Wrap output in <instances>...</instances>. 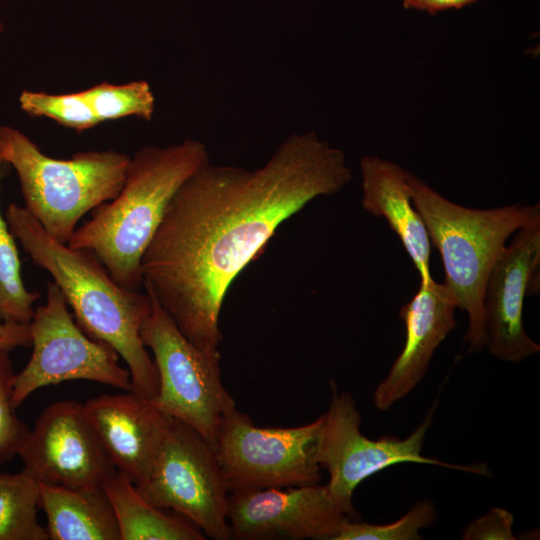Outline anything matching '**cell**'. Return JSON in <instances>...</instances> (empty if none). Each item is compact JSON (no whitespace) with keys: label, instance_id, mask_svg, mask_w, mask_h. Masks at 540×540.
Here are the masks:
<instances>
[{"label":"cell","instance_id":"obj_1","mask_svg":"<svg viewBox=\"0 0 540 540\" xmlns=\"http://www.w3.org/2000/svg\"><path fill=\"white\" fill-rule=\"evenodd\" d=\"M352 178L345 153L310 131L290 135L253 170L209 162L169 203L142 257L144 289L193 344L218 348L237 276L282 223Z\"/></svg>","mask_w":540,"mask_h":540},{"label":"cell","instance_id":"obj_2","mask_svg":"<svg viewBox=\"0 0 540 540\" xmlns=\"http://www.w3.org/2000/svg\"><path fill=\"white\" fill-rule=\"evenodd\" d=\"M5 219L33 263L52 276L78 326L92 339L111 346L128 366L131 391L153 401L158 373L140 338L141 325L152 308L149 293L121 287L92 252L54 239L24 207L10 203Z\"/></svg>","mask_w":540,"mask_h":540},{"label":"cell","instance_id":"obj_3","mask_svg":"<svg viewBox=\"0 0 540 540\" xmlns=\"http://www.w3.org/2000/svg\"><path fill=\"white\" fill-rule=\"evenodd\" d=\"M210 162L204 143L144 146L131 157L118 195L93 210L67 245L92 252L123 288L143 286L142 257L181 185Z\"/></svg>","mask_w":540,"mask_h":540},{"label":"cell","instance_id":"obj_4","mask_svg":"<svg viewBox=\"0 0 540 540\" xmlns=\"http://www.w3.org/2000/svg\"><path fill=\"white\" fill-rule=\"evenodd\" d=\"M408 183L430 242L440 253L444 284L456 306L467 313L464 341L468 352L482 351L485 347L483 293L488 276L508 238L540 219V205L472 209L443 197L409 171Z\"/></svg>","mask_w":540,"mask_h":540},{"label":"cell","instance_id":"obj_5","mask_svg":"<svg viewBox=\"0 0 540 540\" xmlns=\"http://www.w3.org/2000/svg\"><path fill=\"white\" fill-rule=\"evenodd\" d=\"M130 160L128 154L112 149L80 151L68 159H56L20 130L0 127V161L14 168L24 208L64 244L86 213L118 195Z\"/></svg>","mask_w":540,"mask_h":540},{"label":"cell","instance_id":"obj_6","mask_svg":"<svg viewBox=\"0 0 540 540\" xmlns=\"http://www.w3.org/2000/svg\"><path fill=\"white\" fill-rule=\"evenodd\" d=\"M152 308L140 328L143 345L153 354L158 392L151 401L159 410L192 427L213 447L228 412L236 408L221 376L218 348L193 344L147 290Z\"/></svg>","mask_w":540,"mask_h":540},{"label":"cell","instance_id":"obj_7","mask_svg":"<svg viewBox=\"0 0 540 540\" xmlns=\"http://www.w3.org/2000/svg\"><path fill=\"white\" fill-rule=\"evenodd\" d=\"M329 408L313 446V457L329 472L327 489L335 504L350 518L355 515L352 504L357 486L383 469L400 463L431 464L487 475L484 465L461 466L424 457L421 450L437 406L435 401L422 423L405 439L364 436L360 430L361 416L352 395L338 392L334 383Z\"/></svg>","mask_w":540,"mask_h":540},{"label":"cell","instance_id":"obj_8","mask_svg":"<svg viewBox=\"0 0 540 540\" xmlns=\"http://www.w3.org/2000/svg\"><path fill=\"white\" fill-rule=\"evenodd\" d=\"M134 486L149 503L182 515L206 538L230 539V491L216 451L184 422L171 417L148 476Z\"/></svg>","mask_w":540,"mask_h":540},{"label":"cell","instance_id":"obj_9","mask_svg":"<svg viewBox=\"0 0 540 540\" xmlns=\"http://www.w3.org/2000/svg\"><path fill=\"white\" fill-rule=\"evenodd\" d=\"M323 415L295 427H259L234 408L221 422L214 449L229 491L319 484L313 446Z\"/></svg>","mask_w":540,"mask_h":540},{"label":"cell","instance_id":"obj_10","mask_svg":"<svg viewBox=\"0 0 540 540\" xmlns=\"http://www.w3.org/2000/svg\"><path fill=\"white\" fill-rule=\"evenodd\" d=\"M30 331L33 351L27 365L16 374L15 409L35 390L69 380L95 381L131 391L130 372L120 366L119 354L78 326L54 281L47 283L46 303L34 310Z\"/></svg>","mask_w":540,"mask_h":540},{"label":"cell","instance_id":"obj_11","mask_svg":"<svg viewBox=\"0 0 540 540\" xmlns=\"http://www.w3.org/2000/svg\"><path fill=\"white\" fill-rule=\"evenodd\" d=\"M18 455L24 468L44 484L102 487L116 472L83 404L70 400L57 401L41 412Z\"/></svg>","mask_w":540,"mask_h":540},{"label":"cell","instance_id":"obj_12","mask_svg":"<svg viewBox=\"0 0 540 540\" xmlns=\"http://www.w3.org/2000/svg\"><path fill=\"white\" fill-rule=\"evenodd\" d=\"M351 519L326 485L232 491L227 521L230 539L332 540Z\"/></svg>","mask_w":540,"mask_h":540},{"label":"cell","instance_id":"obj_13","mask_svg":"<svg viewBox=\"0 0 540 540\" xmlns=\"http://www.w3.org/2000/svg\"><path fill=\"white\" fill-rule=\"evenodd\" d=\"M540 265V219L519 229L488 276L483 293L485 347L519 363L540 352L523 326V305Z\"/></svg>","mask_w":540,"mask_h":540},{"label":"cell","instance_id":"obj_14","mask_svg":"<svg viewBox=\"0 0 540 540\" xmlns=\"http://www.w3.org/2000/svg\"><path fill=\"white\" fill-rule=\"evenodd\" d=\"M86 417L115 466L134 485L148 476L171 417L132 391L83 404Z\"/></svg>","mask_w":540,"mask_h":540},{"label":"cell","instance_id":"obj_15","mask_svg":"<svg viewBox=\"0 0 540 540\" xmlns=\"http://www.w3.org/2000/svg\"><path fill=\"white\" fill-rule=\"evenodd\" d=\"M456 307L449 288L433 280L420 284L417 293L400 309L405 343L373 393V404L378 410H389L420 383L434 352L456 327Z\"/></svg>","mask_w":540,"mask_h":540},{"label":"cell","instance_id":"obj_16","mask_svg":"<svg viewBox=\"0 0 540 540\" xmlns=\"http://www.w3.org/2000/svg\"><path fill=\"white\" fill-rule=\"evenodd\" d=\"M360 173L363 208L386 219L418 271L420 284L430 283L432 244L411 198L408 171L390 160L368 155L360 160Z\"/></svg>","mask_w":540,"mask_h":540},{"label":"cell","instance_id":"obj_17","mask_svg":"<svg viewBox=\"0 0 540 540\" xmlns=\"http://www.w3.org/2000/svg\"><path fill=\"white\" fill-rule=\"evenodd\" d=\"M40 507L51 540H120L117 520L102 487L40 483Z\"/></svg>","mask_w":540,"mask_h":540},{"label":"cell","instance_id":"obj_18","mask_svg":"<svg viewBox=\"0 0 540 540\" xmlns=\"http://www.w3.org/2000/svg\"><path fill=\"white\" fill-rule=\"evenodd\" d=\"M113 508L120 540H204L203 532L176 512L149 503L117 471L102 485Z\"/></svg>","mask_w":540,"mask_h":540},{"label":"cell","instance_id":"obj_19","mask_svg":"<svg viewBox=\"0 0 540 540\" xmlns=\"http://www.w3.org/2000/svg\"><path fill=\"white\" fill-rule=\"evenodd\" d=\"M39 506L40 482L28 470L0 473V540H48Z\"/></svg>","mask_w":540,"mask_h":540},{"label":"cell","instance_id":"obj_20","mask_svg":"<svg viewBox=\"0 0 540 540\" xmlns=\"http://www.w3.org/2000/svg\"><path fill=\"white\" fill-rule=\"evenodd\" d=\"M5 165L0 161V191ZM40 297L23 283L15 238L0 210V322L30 323Z\"/></svg>","mask_w":540,"mask_h":540},{"label":"cell","instance_id":"obj_21","mask_svg":"<svg viewBox=\"0 0 540 540\" xmlns=\"http://www.w3.org/2000/svg\"><path fill=\"white\" fill-rule=\"evenodd\" d=\"M99 124L126 117L150 121L155 110V97L145 80L123 84L101 82L82 90Z\"/></svg>","mask_w":540,"mask_h":540},{"label":"cell","instance_id":"obj_22","mask_svg":"<svg viewBox=\"0 0 540 540\" xmlns=\"http://www.w3.org/2000/svg\"><path fill=\"white\" fill-rule=\"evenodd\" d=\"M19 105L30 116L48 118L78 132L99 124L82 91L51 94L23 90L19 96Z\"/></svg>","mask_w":540,"mask_h":540},{"label":"cell","instance_id":"obj_23","mask_svg":"<svg viewBox=\"0 0 540 540\" xmlns=\"http://www.w3.org/2000/svg\"><path fill=\"white\" fill-rule=\"evenodd\" d=\"M437 513L432 502L423 500L401 518L388 524L346 520L332 540H419L420 530L429 528Z\"/></svg>","mask_w":540,"mask_h":540},{"label":"cell","instance_id":"obj_24","mask_svg":"<svg viewBox=\"0 0 540 540\" xmlns=\"http://www.w3.org/2000/svg\"><path fill=\"white\" fill-rule=\"evenodd\" d=\"M16 373L9 350H0V465L12 460L30 429L15 414L12 402Z\"/></svg>","mask_w":540,"mask_h":540},{"label":"cell","instance_id":"obj_25","mask_svg":"<svg viewBox=\"0 0 540 540\" xmlns=\"http://www.w3.org/2000/svg\"><path fill=\"white\" fill-rule=\"evenodd\" d=\"M513 515L503 508H491L472 521L463 532L464 540H514Z\"/></svg>","mask_w":540,"mask_h":540},{"label":"cell","instance_id":"obj_26","mask_svg":"<svg viewBox=\"0 0 540 540\" xmlns=\"http://www.w3.org/2000/svg\"><path fill=\"white\" fill-rule=\"evenodd\" d=\"M32 346L30 323L0 322V350Z\"/></svg>","mask_w":540,"mask_h":540},{"label":"cell","instance_id":"obj_27","mask_svg":"<svg viewBox=\"0 0 540 540\" xmlns=\"http://www.w3.org/2000/svg\"><path fill=\"white\" fill-rule=\"evenodd\" d=\"M478 0H402L405 9L424 11L430 15L449 9H461Z\"/></svg>","mask_w":540,"mask_h":540},{"label":"cell","instance_id":"obj_28","mask_svg":"<svg viewBox=\"0 0 540 540\" xmlns=\"http://www.w3.org/2000/svg\"><path fill=\"white\" fill-rule=\"evenodd\" d=\"M3 31H4V24L1 18V6H0V36L3 33Z\"/></svg>","mask_w":540,"mask_h":540}]
</instances>
